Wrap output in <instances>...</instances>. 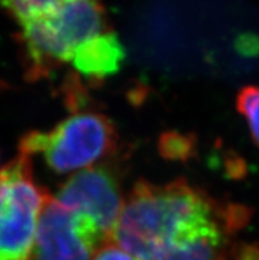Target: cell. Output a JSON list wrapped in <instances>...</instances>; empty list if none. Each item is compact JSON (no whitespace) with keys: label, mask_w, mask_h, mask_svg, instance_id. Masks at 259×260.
<instances>
[{"label":"cell","mask_w":259,"mask_h":260,"mask_svg":"<svg viewBox=\"0 0 259 260\" xmlns=\"http://www.w3.org/2000/svg\"><path fill=\"white\" fill-rule=\"evenodd\" d=\"M72 2L76 0H0L19 25L48 16Z\"/></svg>","instance_id":"cell-9"},{"label":"cell","mask_w":259,"mask_h":260,"mask_svg":"<svg viewBox=\"0 0 259 260\" xmlns=\"http://www.w3.org/2000/svg\"><path fill=\"white\" fill-rule=\"evenodd\" d=\"M249 218L246 206L222 201L212 217L183 231L145 260H229L230 241Z\"/></svg>","instance_id":"cell-7"},{"label":"cell","mask_w":259,"mask_h":260,"mask_svg":"<svg viewBox=\"0 0 259 260\" xmlns=\"http://www.w3.org/2000/svg\"><path fill=\"white\" fill-rule=\"evenodd\" d=\"M119 148V135L103 112L77 110L45 131L26 132L19 151L32 158L39 156L53 173L69 175L111 160Z\"/></svg>","instance_id":"cell-2"},{"label":"cell","mask_w":259,"mask_h":260,"mask_svg":"<svg viewBox=\"0 0 259 260\" xmlns=\"http://www.w3.org/2000/svg\"><path fill=\"white\" fill-rule=\"evenodd\" d=\"M222 201L179 178L158 185L135 182L112 234V241L135 260H145L183 231L212 217Z\"/></svg>","instance_id":"cell-1"},{"label":"cell","mask_w":259,"mask_h":260,"mask_svg":"<svg viewBox=\"0 0 259 260\" xmlns=\"http://www.w3.org/2000/svg\"><path fill=\"white\" fill-rule=\"evenodd\" d=\"M192 151V144L185 142L183 136L165 135L161 139V152L171 158H184Z\"/></svg>","instance_id":"cell-11"},{"label":"cell","mask_w":259,"mask_h":260,"mask_svg":"<svg viewBox=\"0 0 259 260\" xmlns=\"http://www.w3.org/2000/svg\"><path fill=\"white\" fill-rule=\"evenodd\" d=\"M236 107L246 120L250 135L259 147V85L243 86L237 92Z\"/></svg>","instance_id":"cell-10"},{"label":"cell","mask_w":259,"mask_h":260,"mask_svg":"<svg viewBox=\"0 0 259 260\" xmlns=\"http://www.w3.org/2000/svg\"><path fill=\"white\" fill-rule=\"evenodd\" d=\"M110 29L101 0H76L20 25L26 78H46L56 68L70 62L86 41Z\"/></svg>","instance_id":"cell-3"},{"label":"cell","mask_w":259,"mask_h":260,"mask_svg":"<svg viewBox=\"0 0 259 260\" xmlns=\"http://www.w3.org/2000/svg\"><path fill=\"white\" fill-rule=\"evenodd\" d=\"M92 260H135L130 254H127L114 241H106L95 251Z\"/></svg>","instance_id":"cell-12"},{"label":"cell","mask_w":259,"mask_h":260,"mask_svg":"<svg viewBox=\"0 0 259 260\" xmlns=\"http://www.w3.org/2000/svg\"><path fill=\"white\" fill-rule=\"evenodd\" d=\"M49 196L37 184L28 156L19 153L0 169V260H28Z\"/></svg>","instance_id":"cell-4"},{"label":"cell","mask_w":259,"mask_h":260,"mask_svg":"<svg viewBox=\"0 0 259 260\" xmlns=\"http://www.w3.org/2000/svg\"><path fill=\"white\" fill-rule=\"evenodd\" d=\"M126 58L125 48L111 29L86 41L73 56V69L93 85L103 82L121 69Z\"/></svg>","instance_id":"cell-8"},{"label":"cell","mask_w":259,"mask_h":260,"mask_svg":"<svg viewBox=\"0 0 259 260\" xmlns=\"http://www.w3.org/2000/svg\"><path fill=\"white\" fill-rule=\"evenodd\" d=\"M107 241L97 224L54 200H46L28 260H92Z\"/></svg>","instance_id":"cell-6"},{"label":"cell","mask_w":259,"mask_h":260,"mask_svg":"<svg viewBox=\"0 0 259 260\" xmlns=\"http://www.w3.org/2000/svg\"><path fill=\"white\" fill-rule=\"evenodd\" d=\"M118 162H101L73 173L53 197L64 208L92 219L103 237L112 234L125 206Z\"/></svg>","instance_id":"cell-5"}]
</instances>
